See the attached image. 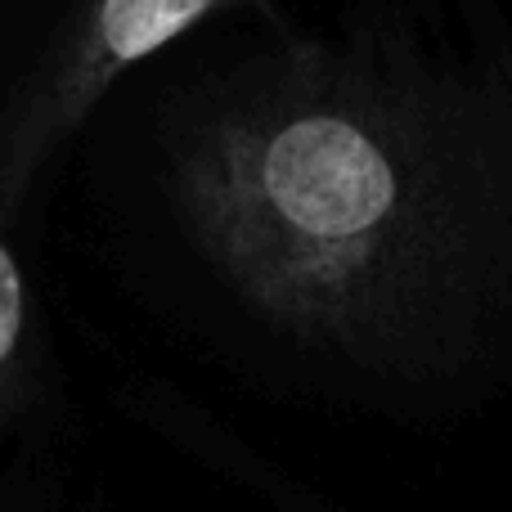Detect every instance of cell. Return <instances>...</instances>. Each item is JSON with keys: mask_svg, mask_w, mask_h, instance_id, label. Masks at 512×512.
<instances>
[{"mask_svg": "<svg viewBox=\"0 0 512 512\" xmlns=\"http://www.w3.org/2000/svg\"><path fill=\"white\" fill-rule=\"evenodd\" d=\"M256 0H72L32 77L0 113V216L45 221L77 131L153 54Z\"/></svg>", "mask_w": 512, "mask_h": 512, "instance_id": "cell-1", "label": "cell"}, {"mask_svg": "<svg viewBox=\"0 0 512 512\" xmlns=\"http://www.w3.org/2000/svg\"><path fill=\"white\" fill-rule=\"evenodd\" d=\"M45 221L0 216V463L23 445H81V405L41 265Z\"/></svg>", "mask_w": 512, "mask_h": 512, "instance_id": "cell-2", "label": "cell"}, {"mask_svg": "<svg viewBox=\"0 0 512 512\" xmlns=\"http://www.w3.org/2000/svg\"><path fill=\"white\" fill-rule=\"evenodd\" d=\"M81 445H23L0 463V512H72Z\"/></svg>", "mask_w": 512, "mask_h": 512, "instance_id": "cell-3", "label": "cell"}, {"mask_svg": "<svg viewBox=\"0 0 512 512\" xmlns=\"http://www.w3.org/2000/svg\"><path fill=\"white\" fill-rule=\"evenodd\" d=\"M72 0H0V113L14 104Z\"/></svg>", "mask_w": 512, "mask_h": 512, "instance_id": "cell-4", "label": "cell"}]
</instances>
